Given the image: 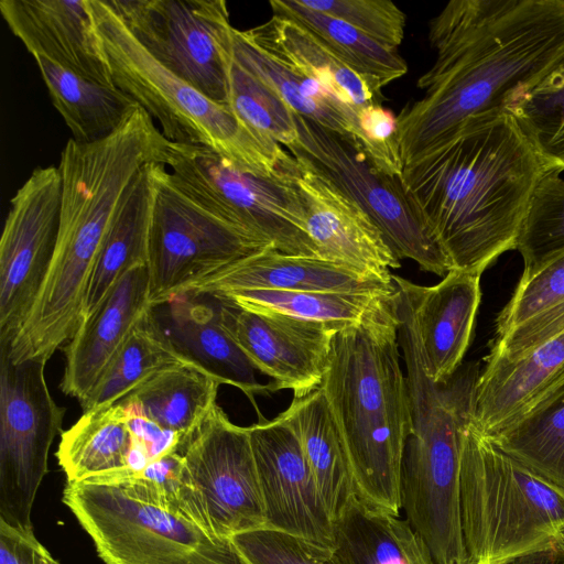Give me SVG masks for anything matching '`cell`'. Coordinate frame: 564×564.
<instances>
[{
	"label": "cell",
	"mask_w": 564,
	"mask_h": 564,
	"mask_svg": "<svg viewBox=\"0 0 564 564\" xmlns=\"http://www.w3.org/2000/svg\"><path fill=\"white\" fill-rule=\"evenodd\" d=\"M243 33L259 48L293 70L317 80L346 105L357 110L380 105L381 93L301 24L273 15Z\"/></svg>",
	"instance_id": "484cf974"
},
{
	"label": "cell",
	"mask_w": 564,
	"mask_h": 564,
	"mask_svg": "<svg viewBox=\"0 0 564 564\" xmlns=\"http://www.w3.org/2000/svg\"><path fill=\"white\" fill-rule=\"evenodd\" d=\"M62 501L105 564H242L230 539L117 485L66 482Z\"/></svg>",
	"instance_id": "ba28073f"
},
{
	"label": "cell",
	"mask_w": 564,
	"mask_h": 564,
	"mask_svg": "<svg viewBox=\"0 0 564 564\" xmlns=\"http://www.w3.org/2000/svg\"><path fill=\"white\" fill-rule=\"evenodd\" d=\"M395 292L359 323L336 333L321 384L349 454L355 495L373 510L401 514V465L410 433Z\"/></svg>",
	"instance_id": "277c9868"
},
{
	"label": "cell",
	"mask_w": 564,
	"mask_h": 564,
	"mask_svg": "<svg viewBox=\"0 0 564 564\" xmlns=\"http://www.w3.org/2000/svg\"><path fill=\"white\" fill-rule=\"evenodd\" d=\"M269 4L273 15L290 19L314 33L378 93L408 72L398 51L379 44L340 19L308 9L300 0H271Z\"/></svg>",
	"instance_id": "e575fe53"
},
{
	"label": "cell",
	"mask_w": 564,
	"mask_h": 564,
	"mask_svg": "<svg viewBox=\"0 0 564 564\" xmlns=\"http://www.w3.org/2000/svg\"><path fill=\"white\" fill-rule=\"evenodd\" d=\"M410 433L401 465V510L436 564H469L460 513V438L470 384L433 382L422 356L404 360Z\"/></svg>",
	"instance_id": "8992f818"
},
{
	"label": "cell",
	"mask_w": 564,
	"mask_h": 564,
	"mask_svg": "<svg viewBox=\"0 0 564 564\" xmlns=\"http://www.w3.org/2000/svg\"><path fill=\"white\" fill-rule=\"evenodd\" d=\"M486 436L564 490V379L524 413Z\"/></svg>",
	"instance_id": "836d02e7"
},
{
	"label": "cell",
	"mask_w": 564,
	"mask_h": 564,
	"mask_svg": "<svg viewBox=\"0 0 564 564\" xmlns=\"http://www.w3.org/2000/svg\"><path fill=\"white\" fill-rule=\"evenodd\" d=\"M242 564H340L332 550L272 529L230 538Z\"/></svg>",
	"instance_id": "7bdbcfd3"
},
{
	"label": "cell",
	"mask_w": 564,
	"mask_h": 564,
	"mask_svg": "<svg viewBox=\"0 0 564 564\" xmlns=\"http://www.w3.org/2000/svg\"><path fill=\"white\" fill-rule=\"evenodd\" d=\"M57 166H39L15 192L0 240V347L31 311L52 262L61 216Z\"/></svg>",
	"instance_id": "5bb4252c"
},
{
	"label": "cell",
	"mask_w": 564,
	"mask_h": 564,
	"mask_svg": "<svg viewBox=\"0 0 564 564\" xmlns=\"http://www.w3.org/2000/svg\"><path fill=\"white\" fill-rule=\"evenodd\" d=\"M164 67L215 102L229 106L232 31L224 0H108Z\"/></svg>",
	"instance_id": "7c38bea8"
},
{
	"label": "cell",
	"mask_w": 564,
	"mask_h": 564,
	"mask_svg": "<svg viewBox=\"0 0 564 564\" xmlns=\"http://www.w3.org/2000/svg\"><path fill=\"white\" fill-rule=\"evenodd\" d=\"M510 564H564V536L551 547L519 557Z\"/></svg>",
	"instance_id": "bcb514c9"
},
{
	"label": "cell",
	"mask_w": 564,
	"mask_h": 564,
	"mask_svg": "<svg viewBox=\"0 0 564 564\" xmlns=\"http://www.w3.org/2000/svg\"><path fill=\"white\" fill-rule=\"evenodd\" d=\"M489 352L519 358L564 332V252L522 274L496 321Z\"/></svg>",
	"instance_id": "d4e9b609"
},
{
	"label": "cell",
	"mask_w": 564,
	"mask_h": 564,
	"mask_svg": "<svg viewBox=\"0 0 564 564\" xmlns=\"http://www.w3.org/2000/svg\"><path fill=\"white\" fill-rule=\"evenodd\" d=\"M554 170L503 109L460 122L403 165L401 184L453 270L481 275L517 248L534 192Z\"/></svg>",
	"instance_id": "6da1fadb"
},
{
	"label": "cell",
	"mask_w": 564,
	"mask_h": 564,
	"mask_svg": "<svg viewBox=\"0 0 564 564\" xmlns=\"http://www.w3.org/2000/svg\"><path fill=\"white\" fill-rule=\"evenodd\" d=\"M126 411L133 438L143 447L150 462L171 452L181 451L184 437L180 433L166 430L142 414Z\"/></svg>",
	"instance_id": "f6af8a7d"
},
{
	"label": "cell",
	"mask_w": 564,
	"mask_h": 564,
	"mask_svg": "<svg viewBox=\"0 0 564 564\" xmlns=\"http://www.w3.org/2000/svg\"><path fill=\"white\" fill-rule=\"evenodd\" d=\"M425 368L435 383L457 372L470 345L481 299L480 275L453 270L432 286L405 279Z\"/></svg>",
	"instance_id": "603a6c76"
},
{
	"label": "cell",
	"mask_w": 564,
	"mask_h": 564,
	"mask_svg": "<svg viewBox=\"0 0 564 564\" xmlns=\"http://www.w3.org/2000/svg\"><path fill=\"white\" fill-rule=\"evenodd\" d=\"M155 199L149 235V294L152 307L184 296L217 270L269 247L216 217L153 163Z\"/></svg>",
	"instance_id": "30bf717a"
},
{
	"label": "cell",
	"mask_w": 564,
	"mask_h": 564,
	"mask_svg": "<svg viewBox=\"0 0 564 564\" xmlns=\"http://www.w3.org/2000/svg\"><path fill=\"white\" fill-rule=\"evenodd\" d=\"M267 528L332 550L330 517L300 437L283 413L248 426Z\"/></svg>",
	"instance_id": "e0dca14e"
},
{
	"label": "cell",
	"mask_w": 564,
	"mask_h": 564,
	"mask_svg": "<svg viewBox=\"0 0 564 564\" xmlns=\"http://www.w3.org/2000/svg\"><path fill=\"white\" fill-rule=\"evenodd\" d=\"M45 364L13 362L0 352V519L23 529L33 528V505L65 413L50 392Z\"/></svg>",
	"instance_id": "4fadbf2b"
},
{
	"label": "cell",
	"mask_w": 564,
	"mask_h": 564,
	"mask_svg": "<svg viewBox=\"0 0 564 564\" xmlns=\"http://www.w3.org/2000/svg\"><path fill=\"white\" fill-rule=\"evenodd\" d=\"M295 160V186L318 258L392 281L390 271L400 268V259L377 224L332 181L302 159Z\"/></svg>",
	"instance_id": "ac0fdd59"
},
{
	"label": "cell",
	"mask_w": 564,
	"mask_h": 564,
	"mask_svg": "<svg viewBox=\"0 0 564 564\" xmlns=\"http://www.w3.org/2000/svg\"><path fill=\"white\" fill-rule=\"evenodd\" d=\"M297 141L289 152L305 161L352 198L377 224L400 259L445 276L453 267L410 203L401 178L377 167L354 139L296 115Z\"/></svg>",
	"instance_id": "8fae6325"
},
{
	"label": "cell",
	"mask_w": 564,
	"mask_h": 564,
	"mask_svg": "<svg viewBox=\"0 0 564 564\" xmlns=\"http://www.w3.org/2000/svg\"><path fill=\"white\" fill-rule=\"evenodd\" d=\"M460 513L469 564H510L564 536V490L496 446L468 420Z\"/></svg>",
	"instance_id": "52a82bcc"
},
{
	"label": "cell",
	"mask_w": 564,
	"mask_h": 564,
	"mask_svg": "<svg viewBox=\"0 0 564 564\" xmlns=\"http://www.w3.org/2000/svg\"><path fill=\"white\" fill-rule=\"evenodd\" d=\"M234 58L271 86L295 112L330 131L357 141L378 166L376 151L360 128L359 111L317 80L283 65L234 28Z\"/></svg>",
	"instance_id": "4316f807"
},
{
	"label": "cell",
	"mask_w": 564,
	"mask_h": 564,
	"mask_svg": "<svg viewBox=\"0 0 564 564\" xmlns=\"http://www.w3.org/2000/svg\"><path fill=\"white\" fill-rule=\"evenodd\" d=\"M89 481L117 485L128 496L186 517L212 532L202 499L177 451L150 462L139 471H119Z\"/></svg>",
	"instance_id": "f35d334b"
},
{
	"label": "cell",
	"mask_w": 564,
	"mask_h": 564,
	"mask_svg": "<svg viewBox=\"0 0 564 564\" xmlns=\"http://www.w3.org/2000/svg\"><path fill=\"white\" fill-rule=\"evenodd\" d=\"M188 362L193 360L176 348L152 310L137 324L80 402L83 412L113 405L150 378Z\"/></svg>",
	"instance_id": "d6a6232c"
},
{
	"label": "cell",
	"mask_w": 564,
	"mask_h": 564,
	"mask_svg": "<svg viewBox=\"0 0 564 564\" xmlns=\"http://www.w3.org/2000/svg\"><path fill=\"white\" fill-rule=\"evenodd\" d=\"M53 106L79 143H93L113 133L139 107L118 87L83 78L45 57H34Z\"/></svg>",
	"instance_id": "1f68e13d"
},
{
	"label": "cell",
	"mask_w": 564,
	"mask_h": 564,
	"mask_svg": "<svg viewBox=\"0 0 564 564\" xmlns=\"http://www.w3.org/2000/svg\"><path fill=\"white\" fill-rule=\"evenodd\" d=\"M134 445L123 406L94 409L61 433L56 451L66 482L89 481L128 470Z\"/></svg>",
	"instance_id": "4dcf8cb0"
},
{
	"label": "cell",
	"mask_w": 564,
	"mask_h": 564,
	"mask_svg": "<svg viewBox=\"0 0 564 564\" xmlns=\"http://www.w3.org/2000/svg\"><path fill=\"white\" fill-rule=\"evenodd\" d=\"M414 534L405 519L373 510L355 495L334 519L332 551L340 564H410Z\"/></svg>",
	"instance_id": "d590c367"
},
{
	"label": "cell",
	"mask_w": 564,
	"mask_h": 564,
	"mask_svg": "<svg viewBox=\"0 0 564 564\" xmlns=\"http://www.w3.org/2000/svg\"><path fill=\"white\" fill-rule=\"evenodd\" d=\"M152 310L148 267L134 268L116 283L63 347L66 362L61 390L82 402L137 324Z\"/></svg>",
	"instance_id": "ffe728a7"
},
{
	"label": "cell",
	"mask_w": 564,
	"mask_h": 564,
	"mask_svg": "<svg viewBox=\"0 0 564 564\" xmlns=\"http://www.w3.org/2000/svg\"><path fill=\"white\" fill-rule=\"evenodd\" d=\"M217 300V299H216ZM223 326L256 370L272 378L270 392L302 398L321 387L338 328L269 310L217 300Z\"/></svg>",
	"instance_id": "2e32d148"
},
{
	"label": "cell",
	"mask_w": 564,
	"mask_h": 564,
	"mask_svg": "<svg viewBox=\"0 0 564 564\" xmlns=\"http://www.w3.org/2000/svg\"><path fill=\"white\" fill-rule=\"evenodd\" d=\"M167 139L140 106L109 137L61 152V216L46 276L15 344L50 359L82 324V307L101 243L130 183L149 163L160 162Z\"/></svg>",
	"instance_id": "3957f363"
},
{
	"label": "cell",
	"mask_w": 564,
	"mask_h": 564,
	"mask_svg": "<svg viewBox=\"0 0 564 564\" xmlns=\"http://www.w3.org/2000/svg\"><path fill=\"white\" fill-rule=\"evenodd\" d=\"M236 290L391 294L395 285L393 280L364 274L317 257L291 256L268 248L202 279L184 296H215Z\"/></svg>",
	"instance_id": "44dd1931"
},
{
	"label": "cell",
	"mask_w": 564,
	"mask_h": 564,
	"mask_svg": "<svg viewBox=\"0 0 564 564\" xmlns=\"http://www.w3.org/2000/svg\"><path fill=\"white\" fill-rule=\"evenodd\" d=\"M549 172L536 187L523 221L516 250L530 274L564 252V177Z\"/></svg>",
	"instance_id": "60d3db41"
},
{
	"label": "cell",
	"mask_w": 564,
	"mask_h": 564,
	"mask_svg": "<svg viewBox=\"0 0 564 564\" xmlns=\"http://www.w3.org/2000/svg\"><path fill=\"white\" fill-rule=\"evenodd\" d=\"M180 453L214 534L230 539L267 528L248 427L216 404Z\"/></svg>",
	"instance_id": "9a60e30c"
},
{
	"label": "cell",
	"mask_w": 564,
	"mask_h": 564,
	"mask_svg": "<svg viewBox=\"0 0 564 564\" xmlns=\"http://www.w3.org/2000/svg\"><path fill=\"white\" fill-rule=\"evenodd\" d=\"M283 415L296 431L333 521L355 496L346 443L322 387L293 398Z\"/></svg>",
	"instance_id": "83f0119b"
},
{
	"label": "cell",
	"mask_w": 564,
	"mask_h": 564,
	"mask_svg": "<svg viewBox=\"0 0 564 564\" xmlns=\"http://www.w3.org/2000/svg\"><path fill=\"white\" fill-rule=\"evenodd\" d=\"M564 379V332L525 355L507 359L489 352L474 377L468 420L490 435L524 413Z\"/></svg>",
	"instance_id": "7402d4cb"
},
{
	"label": "cell",
	"mask_w": 564,
	"mask_h": 564,
	"mask_svg": "<svg viewBox=\"0 0 564 564\" xmlns=\"http://www.w3.org/2000/svg\"><path fill=\"white\" fill-rule=\"evenodd\" d=\"M115 85L133 98L171 142L209 148L237 169L293 180L295 158L207 98L156 61L134 37L108 0H89Z\"/></svg>",
	"instance_id": "5b68a950"
},
{
	"label": "cell",
	"mask_w": 564,
	"mask_h": 564,
	"mask_svg": "<svg viewBox=\"0 0 564 564\" xmlns=\"http://www.w3.org/2000/svg\"><path fill=\"white\" fill-rule=\"evenodd\" d=\"M160 163L180 189L225 223L279 252L318 258L295 178L245 172L209 148L171 141Z\"/></svg>",
	"instance_id": "9c48e42d"
},
{
	"label": "cell",
	"mask_w": 564,
	"mask_h": 564,
	"mask_svg": "<svg viewBox=\"0 0 564 564\" xmlns=\"http://www.w3.org/2000/svg\"><path fill=\"white\" fill-rule=\"evenodd\" d=\"M220 384L219 379L193 361L158 373L116 404L180 433L184 446L217 404Z\"/></svg>",
	"instance_id": "f546056e"
},
{
	"label": "cell",
	"mask_w": 564,
	"mask_h": 564,
	"mask_svg": "<svg viewBox=\"0 0 564 564\" xmlns=\"http://www.w3.org/2000/svg\"><path fill=\"white\" fill-rule=\"evenodd\" d=\"M0 564H61L37 540L34 529L0 519Z\"/></svg>",
	"instance_id": "ee69618b"
},
{
	"label": "cell",
	"mask_w": 564,
	"mask_h": 564,
	"mask_svg": "<svg viewBox=\"0 0 564 564\" xmlns=\"http://www.w3.org/2000/svg\"><path fill=\"white\" fill-rule=\"evenodd\" d=\"M410 564H436L426 543L416 532L410 546Z\"/></svg>",
	"instance_id": "7dc6e473"
},
{
	"label": "cell",
	"mask_w": 564,
	"mask_h": 564,
	"mask_svg": "<svg viewBox=\"0 0 564 564\" xmlns=\"http://www.w3.org/2000/svg\"><path fill=\"white\" fill-rule=\"evenodd\" d=\"M228 105L257 133L289 148L299 139L296 115L267 83L241 66L232 55Z\"/></svg>",
	"instance_id": "ab89813d"
},
{
	"label": "cell",
	"mask_w": 564,
	"mask_h": 564,
	"mask_svg": "<svg viewBox=\"0 0 564 564\" xmlns=\"http://www.w3.org/2000/svg\"><path fill=\"white\" fill-rule=\"evenodd\" d=\"M433 65L423 97L397 116L403 165L469 117L507 97L564 54V0H452L429 23Z\"/></svg>",
	"instance_id": "7a4b0ae2"
},
{
	"label": "cell",
	"mask_w": 564,
	"mask_h": 564,
	"mask_svg": "<svg viewBox=\"0 0 564 564\" xmlns=\"http://www.w3.org/2000/svg\"><path fill=\"white\" fill-rule=\"evenodd\" d=\"M170 303L167 335L176 348L223 384L241 390L257 408L254 395L270 391V387L259 383L256 369L223 326L219 302L217 307L177 299Z\"/></svg>",
	"instance_id": "f1b7e54d"
},
{
	"label": "cell",
	"mask_w": 564,
	"mask_h": 564,
	"mask_svg": "<svg viewBox=\"0 0 564 564\" xmlns=\"http://www.w3.org/2000/svg\"><path fill=\"white\" fill-rule=\"evenodd\" d=\"M391 294L236 290L212 296L250 310H269L322 322L339 330L359 323Z\"/></svg>",
	"instance_id": "8d00e7d4"
},
{
	"label": "cell",
	"mask_w": 564,
	"mask_h": 564,
	"mask_svg": "<svg viewBox=\"0 0 564 564\" xmlns=\"http://www.w3.org/2000/svg\"><path fill=\"white\" fill-rule=\"evenodd\" d=\"M153 163L147 164L137 174L113 215L89 278L82 307V323L94 314L127 272L138 267H148L149 235L155 199Z\"/></svg>",
	"instance_id": "cb8c5ba5"
},
{
	"label": "cell",
	"mask_w": 564,
	"mask_h": 564,
	"mask_svg": "<svg viewBox=\"0 0 564 564\" xmlns=\"http://www.w3.org/2000/svg\"><path fill=\"white\" fill-rule=\"evenodd\" d=\"M503 109L564 173V54L541 77L517 87Z\"/></svg>",
	"instance_id": "74e56055"
},
{
	"label": "cell",
	"mask_w": 564,
	"mask_h": 564,
	"mask_svg": "<svg viewBox=\"0 0 564 564\" xmlns=\"http://www.w3.org/2000/svg\"><path fill=\"white\" fill-rule=\"evenodd\" d=\"M301 4L340 19L379 44L397 51L404 37L405 14L388 0H300Z\"/></svg>",
	"instance_id": "b9f144b4"
},
{
	"label": "cell",
	"mask_w": 564,
	"mask_h": 564,
	"mask_svg": "<svg viewBox=\"0 0 564 564\" xmlns=\"http://www.w3.org/2000/svg\"><path fill=\"white\" fill-rule=\"evenodd\" d=\"M0 12L33 57L116 86L89 0H1Z\"/></svg>",
	"instance_id": "d6986e66"
}]
</instances>
